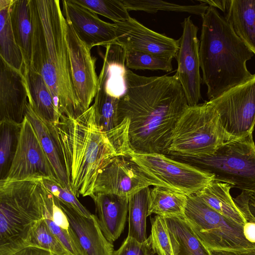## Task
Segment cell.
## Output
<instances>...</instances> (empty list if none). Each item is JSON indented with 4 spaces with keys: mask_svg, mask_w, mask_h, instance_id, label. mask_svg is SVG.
<instances>
[{
    "mask_svg": "<svg viewBox=\"0 0 255 255\" xmlns=\"http://www.w3.org/2000/svg\"><path fill=\"white\" fill-rule=\"evenodd\" d=\"M150 188H145L129 198L128 237L140 243L147 239L146 218Z\"/></svg>",
    "mask_w": 255,
    "mask_h": 255,
    "instance_id": "29",
    "label": "cell"
},
{
    "mask_svg": "<svg viewBox=\"0 0 255 255\" xmlns=\"http://www.w3.org/2000/svg\"><path fill=\"white\" fill-rule=\"evenodd\" d=\"M116 26V43L126 51H136L157 56L175 58L178 40L155 32L134 18L114 23Z\"/></svg>",
    "mask_w": 255,
    "mask_h": 255,
    "instance_id": "15",
    "label": "cell"
},
{
    "mask_svg": "<svg viewBox=\"0 0 255 255\" xmlns=\"http://www.w3.org/2000/svg\"><path fill=\"white\" fill-rule=\"evenodd\" d=\"M182 34L178 40L179 48L175 58L177 68L175 75L179 81L189 106L198 104L201 98L198 28L190 16L182 23Z\"/></svg>",
    "mask_w": 255,
    "mask_h": 255,
    "instance_id": "14",
    "label": "cell"
},
{
    "mask_svg": "<svg viewBox=\"0 0 255 255\" xmlns=\"http://www.w3.org/2000/svg\"><path fill=\"white\" fill-rule=\"evenodd\" d=\"M119 100L109 96L102 89H98L93 105L96 123L102 131H109L122 122L119 114Z\"/></svg>",
    "mask_w": 255,
    "mask_h": 255,
    "instance_id": "31",
    "label": "cell"
},
{
    "mask_svg": "<svg viewBox=\"0 0 255 255\" xmlns=\"http://www.w3.org/2000/svg\"><path fill=\"white\" fill-rule=\"evenodd\" d=\"M201 17L200 67L211 100L253 78L247 62L254 53L216 8L209 6Z\"/></svg>",
    "mask_w": 255,
    "mask_h": 255,
    "instance_id": "4",
    "label": "cell"
},
{
    "mask_svg": "<svg viewBox=\"0 0 255 255\" xmlns=\"http://www.w3.org/2000/svg\"><path fill=\"white\" fill-rule=\"evenodd\" d=\"M27 246L41 248L56 255H73L50 231L43 218L38 221L32 228Z\"/></svg>",
    "mask_w": 255,
    "mask_h": 255,
    "instance_id": "33",
    "label": "cell"
},
{
    "mask_svg": "<svg viewBox=\"0 0 255 255\" xmlns=\"http://www.w3.org/2000/svg\"><path fill=\"white\" fill-rule=\"evenodd\" d=\"M252 221H255V217L254 216L253 218H252Z\"/></svg>",
    "mask_w": 255,
    "mask_h": 255,
    "instance_id": "44",
    "label": "cell"
},
{
    "mask_svg": "<svg viewBox=\"0 0 255 255\" xmlns=\"http://www.w3.org/2000/svg\"><path fill=\"white\" fill-rule=\"evenodd\" d=\"M58 146L71 190L77 197L91 196L101 171L114 157L128 156L129 120L107 132L98 126L93 104L76 119L62 115L47 125Z\"/></svg>",
    "mask_w": 255,
    "mask_h": 255,
    "instance_id": "2",
    "label": "cell"
},
{
    "mask_svg": "<svg viewBox=\"0 0 255 255\" xmlns=\"http://www.w3.org/2000/svg\"><path fill=\"white\" fill-rule=\"evenodd\" d=\"M233 139L209 101L188 106L185 110L175 124L164 154L171 157L205 156Z\"/></svg>",
    "mask_w": 255,
    "mask_h": 255,
    "instance_id": "6",
    "label": "cell"
},
{
    "mask_svg": "<svg viewBox=\"0 0 255 255\" xmlns=\"http://www.w3.org/2000/svg\"><path fill=\"white\" fill-rule=\"evenodd\" d=\"M243 233L249 242L255 244V221H248L244 225Z\"/></svg>",
    "mask_w": 255,
    "mask_h": 255,
    "instance_id": "42",
    "label": "cell"
},
{
    "mask_svg": "<svg viewBox=\"0 0 255 255\" xmlns=\"http://www.w3.org/2000/svg\"><path fill=\"white\" fill-rule=\"evenodd\" d=\"M59 201L87 255H112L114 246L104 235L97 216L92 214L90 217H86Z\"/></svg>",
    "mask_w": 255,
    "mask_h": 255,
    "instance_id": "18",
    "label": "cell"
},
{
    "mask_svg": "<svg viewBox=\"0 0 255 255\" xmlns=\"http://www.w3.org/2000/svg\"><path fill=\"white\" fill-rule=\"evenodd\" d=\"M172 158L212 174L215 180L232 188L255 192V143L252 134L228 142L212 155Z\"/></svg>",
    "mask_w": 255,
    "mask_h": 255,
    "instance_id": "7",
    "label": "cell"
},
{
    "mask_svg": "<svg viewBox=\"0 0 255 255\" xmlns=\"http://www.w3.org/2000/svg\"><path fill=\"white\" fill-rule=\"evenodd\" d=\"M66 38L74 89L83 114L91 106L99 89L96 58L67 20Z\"/></svg>",
    "mask_w": 255,
    "mask_h": 255,
    "instance_id": "12",
    "label": "cell"
},
{
    "mask_svg": "<svg viewBox=\"0 0 255 255\" xmlns=\"http://www.w3.org/2000/svg\"><path fill=\"white\" fill-rule=\"evenodd\" d=\"M211 255H255V247L241 250H209Z\"/></svg>",
    "mask_w": 255,
    "mask_h": 255,
    "instance_id": "40",
    "label": "cell"
},
{
    "mask_svg": "<svg viewBox=\"0 0 255 255\" xmlns=\"http://www.w3.org/2000/svg\"><path fill=\"white\" fill-rule=\"evenodd\" d=\"M62 11L78 37L90 48L116 43V26L100 19L98 14L75 2L62 0Z\"/></svg>",
    "mask_w": 255,
    "mask_h": 255,
    "instance_id": "16",
    "label": "cell"
},
{
    "mask_svg": "<svg viewBox=\"0 0 255 255\" xmlns=\"http://www.w3.org/2000/svg\"><path fill=\"white\" fill-rule=\"evenodd\" d=\"M47 193L42 178L0 180V255L27 246L32 228L43 218Z\"/></svg>",
    "mask_w": 255,
    "mask_h": 255,
    "instance_id": "5",
    "label": "cell"
},
{
    "mask_svg": "<svg viewBox=\"0 0 255 255\" xmlns=\"http://www.w3.org/2000/svg\"><path fill=\"white\" fill-rule=\"evenodd\" d=\"M97 14L104 16L114 23L121 22L130 16L122 0H74Z\"/></svg>",
    "mask_w": 255,
    "mask_h": 255,
    "instance_id": "35",
    "label": "cell"
},
{
    "mask_svg": "<svg viewBox=\"0 0 255 255\" xmlns=\"http://www.w3.org/2000/svg\"><path fill=\"white\" fill-rule=\"evenodd\" d=\"M197 1L216 8H218L225 13L227 11L231 2V0H198Z\"/></svg>",
    "mask_w": 255,
    "mask_h": 255,
    "instance_id": "43",
    "label": "cell"
},
{
    "mask_svg": "<svg viewBox=\"0 0 255 255\" xmlns=\"http://www.w3.org/2000/svg\"><path fill=\"white\" fill-rule=\"evenodd\" d=\"M128 155L161 187L187 195L195 194L215 180L212 174L163 153H138L131 150Z\"/></svg>",
    "mask_w": 255,
    "mask_h": 255,
    "instance_id": "9",
    "label": "cell"
},
{
    "mask_svg": "<svg viewBox=\"0 0 255 255\" xmlns=\"http://www.w3.org/2000/svg\"><path fill=\"white\" fill-rule=\"evenodd\" d=\"M254 196H255V192H254Z\"/></svg>",
    "mask_w": 255,
    "mask_h": 255,
    "instance_id": "45",
    "label": "cell"
},
{
    "mask_svg": "<svg viewBox=\"0 0 255 255\" xmlns=\"http://www.w3.org/2000/svg\"><path fill=\"white\" fill-rule=\"evenodd\" d=\"M42 181L48 191L59 201L69 205L84 216L86 217L91 216L92 214L80 202L70 189L62 186L55 180L42 179Z\"/></svg>",
    "mask_w": 255,
    "mask_h": 255,
    "instance_id": "38",
    "label": "cell"
},
{
    "mask_svg": "<svg viewBox=\"0 0 255 255\" xmlns=\"http://www.w3.org/2000/svg\"><path fill=\"white\" fill-rule=\"evenodd\" d=\"M32 27L30 65L42 75L61 115L83 114L74 89L66 20L59 0H29Z\"/></svg>",
    "mask_w": 255,
    "mask_h": 255,
    "instance_id": "3",
    "label": "cell"
},
{
    "mask_svg": "<svg viewBox=\"0 0 255 255\" xmlns=\"http://www.w3.org/2000/svg\"><path fill=\"white\" fill-rule=\"evenodd\" d=\"M221 123L233 138L252 134L255 126V74L247 82L209 100Z\"/></svg>",
    "mask_w": 255,
    "mask_h": 255,
    "instance_id": "10",
    "label": "cell"
},
{
    "mask_svg": "<svg viewBox=\"0 0 255 255\" xmlns=\"http://www.w3.org/2000/svg\"><path fill=\"white\" fill-rule=\"evenodd\" d=\"M126 65L134 70H172V58L136 51H126Z\"/></svg>",
    "mask_w": 255,
    "mask_h": 255,
    "instance_id": "36",
    "label": "cell"
},
{
    "mask_svg": "<svg viewBox=\"0 0 255 255\" xmlns=\"http://www.w3.org/2000/svg\"><path fill=\"white\" fill-rule=\"evenodd\" d=\"M187 195L161 186L150 189L147 216L155 214L165 218L184 217Z\"/></svg>",
    "mask_w": 255,
    "mask_h": 255,
    "instance_id": "27",
    "label": "cell"
},
{
    "mask_svg": "<svg viewBox=\"0 0 255 255\" xmlns=\"http://www.w3.org/2000/svg\"><path fill=\"white\" fill-rule=\"evenodd\" d=\"M172 255H211L184 217L165 218Z\"/></svg>",
    "mask_w": 255,
    "mask_h": 255,
    "instance_id": "26",
    "label": "cell"
},
{
    "mask_svg": "<svg viewBox=\"0 0 255 255\" xmlns=\"http://www.w3.org/2000/svg\"><path fill=\"white\" fill-rule=\"evenodd\" d=\"M161 186L128 156L114 157L99 173L94 193H110L129 198L149 186Z\"/></svg>",
    "mask_w": 255,
    "mask_h": 255,
    "instance_id": "13",
    "label": "cell"
},
{
    "mask_svg": "<svg viewBox=\"0 0 255 255\" xmlns=\"http://www.w3.org/2000/svg\"><path fill=\"white\" fill-rule=\"evenodd\" d=\"M127 9L156 13L158 11L187 12L202 16L209 7L200 2L194 5H180L159 0H122Z\"/></svg>",
    "mask_w": 255,
    "mask_h": 255,
    "instance_id": "32",
    "label": "cell"
},
{
    "mask_svg": "<svg viewBox=\"0 0 255 255\" xmlns=\"http://www.w3.org/2000/svg\"><path fill=\"white\" fill-rule=\"evenodd\" d=\"M225 18L255 54V0H231Z\"/></svg>",
    "mask_w": 255,
    "mask_h": 255,
    "instance_id": "23",
    "label": "cell"
},
{
    "mask_svg": "<svg viewBox=\"0 0 255 255\" xmlns=\"http://www.w3.org/2000/svg\"><path fill=\"white\" fill-rule=\"evenodd\" d=\"M13 0H0V57L22 72L23 60L14 36L10 18Z\"/></svg>",
    "mask_w": 255,
    "mask_h": 255,
    "instance_id": "28",
    "label": "cell"
},
{
    "mask_svg": "<svg viewBox=\"0 0 255 255\" xmlns=\"http://www.w3.org/2000/svg\"><path fill=\"white\" fill-rule=\"evenodd\" d=\"M22 73L26 83L28 103L32 109L47 125L58 123L62 115L42 75L31 65L23 66Z\"/></svg>",
    "mask_w": 255,
    "mask_h": 255,
    "instance_id": "20",
    "label": "cell"
},
{
    "mask_svg": "<svg viewBox=\"0 0 255 255\" xmlns=\"http://www.w3.org/2000/svg\"><path fill=\"white\" fill-rule=\"evenodd\" d=\"M33 178L57 181L51 164L35 129L25 116L21 124L15 155L4 180L21 181Z\"/></svg>",
    "mask_w": 255,
    "mask_h": 255,
    "instance_id": "11",
    "label": "cell"
},
{
    "mask_svg": "<svg viewBox=\"0 0 255 255\" xmlns=\"http://www.w3.org/2000/svg\"><path fill=\"white\" fill-rule=\"evenodd\" d=\"M26 81L22 72L0 59V122L21 124L28 102Z\"/></svg>",
    "mask_w": 255,
    "mask_h": 255,
    "instance_id": "17",
    "label": "cell"
},
{
    "mask_svg": "<svg viewBox=\"0 0 255 255\" xmlns=\"http://www.w3.org/2000/svg\"><path fill=\"white\" fill-rule=\"evenodd\" d=\"M52 197L53 195L48 191L43 206V219L48 227L72 255H87L73 228L70 230H64L56 226L52 221L50 207Z\"/></svg>",
    "mask_w": 255,
    "mask_h": 255,
    "instance_id": "34",
    "label": "cell"
},
{
    "mask_svg": "<svg viewBox=\"0 0 255 255\" xmlns=\"http://www.w3.org/2000/svg\"><path fill=\"white\" fill-rule=\"evenodd\" d=\"M126 89L120 99L121 122L129 120L131 149L138 153H164L171 132L188 107L176 76L146 77L127 70Z\"/></svg>",
    "mask_w": 255,
    "mask_h": 255,
    "instance_id": "1",
    "label": "cell"
},
{
    "mask_svg": "<svg viewBox=\"0 0 255 255\" xmlns=\"http://www.w3.org/2000/svg\"><path fill=\"white\" fill-rule=\"evenodd\" d=\"M12 29L23 60V66L30 65L32 27L29 0H13L10 9Z\"/></svg>",
    "mask_w": 255,
    "mask_h": 255,
    "instance_id": "25",
    "label": "cell"
},
{
    "mask_svg": "<svg viewBox=\"0 0 255 255\" xmlns=\"http://www.w3.org/2000/svg\"><path fill=\"white\" fill-rule=\"evenodd\" d=\"M184 218L208 250H241L255 247L243 233L244 225L207 205L195 194L187 195Z\"/></svg>",
    "mask_w": 255,
    "mask_h": 255,
    "instance_id": "8",
    "label": "cell"
},
{
    "mask_svg": "<svg viewBox=\"0 0 255 255\" xmlns=\"http://www.w3.org/2000/svg\"><path fill=\"white\" fill-rule=\"evenodd\" d=\"M232 187L214 180L195 194L221 215L244 225L248 221L231 195Z\"/></svg>",
    "mask_w": 255,
    "mask_h": 255,
    "instance_id": "24",
    "label": "cell"
},
{
    "mask_svg": "<svg viewBox=\"0 0 255 255\" xmlns=\"http://www.w3.org/2000/svg\"><path fill=\"white\" fill-rule=\"evenodd\" d=\"M10 255H56L54 254L43 249L27 246L12 254Z\"/></svg>",
    "mask_w": 255,
    "mask_h": 255,
    "instance_id": "41",
    "label": "cell"
},
{
    "mask_svg": "<svg viewBox=\"0 0 255 255\" xmlns=\"http://www.w3.org/2000/svg\"><path fill=\"white\" fill-rule=\"evenodd\" d=\"M95 205L100 228L111 243L123 233L128 211L129 198L110 193H94L90 196Z\"/></svg>",
    "mask_w": 255,
    "mask_h": 255,
    "instance_id": "19",
    "label": "cell"
},
{
    "mask_svg": "<svg viewBox=\"0 0 255 255\" xmlns=\"http://www.w3.org/2000/svg\"><path fill=\"white\" fill-rule=\"evenodd\" d=\"M149 236L144 242L140 243L128 236L112 255H154Z\"/></svg>",
    "mask_w": 255,
    "mask_h": 255,
    "instance_id": "39",
    "label": "cell"
},
{
    "mask_svg": "<svg viewBox=\"0 0 255 255\" xmlns=\"http://www.w3.org/2000/svg\"><path fill=\"white\" fill-rule=\"evenodd\" d=\"M25 116L35 129L42 147L51 164L57 181L62 186L71 190L58 146L51 129L34 111L28 102L26 107Z\"/></svg>",
    "mask_w": 255,
    "mask_h": 255,
    "instance_id": "22",
    "label": "cell"
},
{
    "mask_svg": "<svg viewBox=\"0 0 255 255\" xmlns=\"http://www.w3.org/2000/svg\"><path fill=\"white\" fill-rule=\"evenodd\" d=\"M21 124L0 122V180L6 177L11 167L17 146Z\"/></svg>",
    "mask_w": 255,
    "mask_h": 255,
    "instance_id": "30",
    "label": "cell"
},
{
    "mask_svg": "<svg viewBox=\"0 0 255 255\" xmlns=\"http://www.w3.org/2000/svg\"><path fill=\"white\" fill-rule=\"evenodd\" d=\"M105 47L103 66L98 76L99 89L110 96L120 99L126 89V51L117 43Z\"/></svg>",
    "mask_w": 255,
    "mask_h": 255,
    "instance_id": "21",
    "label": "cell"
},
{
    "mask_svg": "<svg viewBox=\"0 0 255 255\" xmlns=\"http://www.w3.org/2000/svg\"><path fill=\"white\" fill-rule=\"evenodd\" d=\"M151 246L154 254L172 255L169 230L166 219L156 215L151 220Z\"/></svg>",
    "mask_w": 255,
    "mask_h": 255,
    "instance_id": "37",
    "label": "cell"
}]
</instances>
